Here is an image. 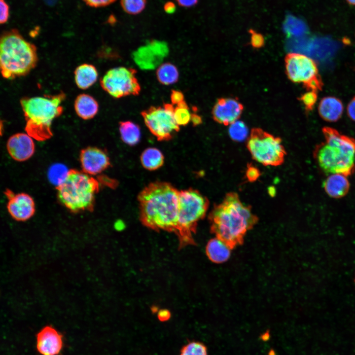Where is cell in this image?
Listing matches in <instances>:
<instances>
[{
    "instance_id": "obj_1",
    "label": "cell",
    "mask_w": 355,
    "mask_h": 355,
    "mask_svg": "<svg viewBox=\"0 0 355 355\" xmlns=\"http://www.w3.org/2000/svg\"><path fill=\"white\" fill-rule=\"evenodd\" d=\"M179 191L171 183L155 181L140 192L138 199L140 217L151 229L176 231Z\"/></svg>"
},
{
    "instance_id": "obj_2",
    "label": "cell",
    "mask_w": 355,
    "mask_h": 355,
    "mask_svg": "<svg viewBox=\"0 0 355 355\" xmlns=\"http://www.w3.org/2000/svg\"><path fill=\"white\" fill-rule=\"evenodd\" d=\"M211 229L233 247L240 244L247 232L257 221L250 207L245 205L235 192L227 193L215 205L209 215Z\"/></svg>"
},
{
    "instance_id": "obj_3",
    "label": "cell",
    "mask_w": 355,
    "mask_h": 355,
    "mask_svg": "<svg viewBox=\"0 0 355 355\" xmlns=\"http://www.w3.org/2000/svg\"><path fill=\"white\" fill-rule=\"evenodd\" d=\"M324 140L316 147L314 157L320 168L328 175L349 176L355 171V140L335 129L324 127Z\"/></svg>"
},
{
    "instance_id": "obj_4",
    "label": "cell",
    "mask_w": 355,
    "mask_h": 355,
    "mask_svg": "<svg viewBox=\"0 0 355 355\" xmlns=\"http://www.w3.org/2000/svg\"><path fill=\"white\" fill-rule=\"evenodd\" d=\"M37 49L15 29L4 31L0 39V66L2 76L13 79L28 74L36 65Z\"/></svg>"
},
{
    "instance_id": "obj_5",
    "label": "cell",
    "mask_w": 355,
    "mask_h": 355,
    "mask_svg": "<svg viewBox=\"0 0 355 355\" xmlns=\"http://www.w3.org/2000/svg\"><path fill=\"white\" fill-rule=\"evenodd\" d=\"M65 98L63 92L54 95L22 98L20 105L26 120V133L37 141L50 138L53 135L52 123L62 114L61 104Z\"/></svg>"
},
{
    "instance_id": "obj_6",
    "label": "cell",
    "mask_w": 355,
    "mask_h": 355,
    "mask_svg": "<svg viewBox=\"0 0 355 355\" xmlns=\"http://www.w3.org/2000/svg\"><path fill=\"white\" fill-rule=\"evenodd\" d=\"M99 188L98 181L90 175L72 170L64 182L57 187V195L64 206L77 213L93 209Z\"/></svg>"
},
{
    "instance_id": "obj_7",
    "label": "cell",
    "mask_w": 355,
    "mask_h": 355,
    "mask_svg": "<svg viewBox=\"0 0 355 355\" xmlns=\"http://www.w3.org/2000/svg\"><path fill=\"white\" fill-rule=\"evenodd\" d=\"M209 201L197 190L189 188L179 191L178 221L175 232L182 244L192 242V233L198 222L207 212Z\"/></svg>"
},
{
    "instance_id": "obj_8",
    "label": "cell",
    "mask_w": 355,
    "mask_h": 355,
    "mask_svg": "<svg viewBox=\"0 0 355 355\" xmlns=\"http://www.w3.org/2000/svg\"><path fill=\"white\" fill-rule=\"evenodd\" d=\"M247 147L252 158L265 166L281 165L286 155L280 138L257 128L252 130Z\"/></svg>"
},
{
    "instance_id": "obj_9",
    "label": "cell",
    "mask_w": 355,
    "mask_h": 355,
    "mask_svg": "<svg viewBox=\"0 0 355 355\" xmlns=\"http://www.w3.org/2000/svg\"><path fill=\"white\" fill-rule=\"evenodd\" d=\"M172 104L152 106L143 110L141 115L150 132L159 141L171 140L179 130L174 115Z\"/></svg>"
},
{
    "instance_id": "obj_10",
    "label": "cell",
    "mask_w": 355,
    "mask_h": 355,
    "mask_svg": "<svg viewBox=\"0 0 355 355\" xmlns=\"http://www.w3.org/2000/svg\"><path fill=\"white\" fill-rule=\"evenodd\" d=\"M136 70L119 67L108 70L100 80L102 88L115 98L138 95L141 88L136 77Z\"/></svg>"
},
{
    "instance_id": "obj_11",
    "label": "cell",
    "mask_w": 355,
    "mask_h": 355,
    "mask_svg": "<svg viewBox=\"0 0 355 355\" xmlns=\"http://www.w3.org/2000/svg\"><path fill=\"white\" fill-rule=\"evenodd\" d=\"M285 69L288 78L293 82L305 86L320 76L315 61L299 53L289 54L285 59Z\"/></svg>"
},
{
    "instance_id": "obj_12",
    "label": "cell",
    "mask_w": 355,
    "mask_h": 355,
    "mask_svg": "<svg viewBox=\"0 0 355 355\" xmlns=\"http://www.w3.org/2000/svg\"><path fill=\"white\" fill-rule=\"evenodd\" d=\"M169 53V46L166 42L152 40L139 47L132 56L140 69L149 71L158 68Z\"/></svg>"
},
{
    "instance_id": "obj_13",
    "label": "cell",
    "mask_w": 355,
    "mask_h": 355,
    "mask_svg": "<svg viewBox=\"0 0 355 355\" xmlns=\"http://www.w3.org/2000/svg\"><path fill=\"white\" fill-rule=\"evenodd\" d=\"M7 208L10 215L17 221H24L31 218L35 212V204L33 198L28 194H15L7 190Z\"/></svg>"
},
{
    "instance_id": "obj_14",
    "label": "cell",
    "mask_w": 355,
    "mask_h": 355,
    "mask_svg": "<svg viewBox=\"0 0 355 355\" xmlns=\"http://www.w3.org/2000/svg\"><path fill=\"white\" fill-rule=\"evenodd\" d=\"M80 161L82 171L90 176L102 173L110 165L107 154L102 149L93 147L81 150Z\"/></svg>"
},
{
    "instance_id": "obj_15",
    "label": "cell",
    "mask_w": 355,
    "mask_h": 355,
    "mask_svg": "<svg viewBox=\"0 0 355 355\" xmlns=\"http://www.w3.org/2000/svg\"><path fill=\"white\" fill-rule=\"evenodd\" d=\"M36 338V349L41 355H58L63 348V335L51 326L42 328Z\"/></svg>"
},
{
    "instance_id": "obj_16",
    "label": "cell",
    "mask_w": 355,
    "mask_h": 355,
    "mask_svg": "<svg viewBox=\"0 0 355 355\" xmlns=\"http://www.w3.org/2000/svg\"><path fill=\"white\" fill-rule=\"evenodd\" d=\"M7 151L17 161H25L30 158L35 150L33 138L27 133H19L11 136L7 142Z\"/></svg>"
},
{
    "instance_id": "obj_17",
    "label": "cell",
    "mask_w": 355,
    "mask_h": 355,
    "mask_svg": "<svg viewBox=\"0 0 355 355\" xmlns=\"http://www.w3.org/2000/svg\"><path fill=\"white\" fill-rule=\"evenodd\" d=\"M243 106L237 100L225 98L219 100L213 110L214 119L224 125H230L240 116Z\"/></svg>"
},
{
    "instance_id": "obj_18",
    "label": "cell",
    "mask_w": 355,
    "mask_h": 355,
    "mask_svg": "<svg viewBox=\"0 0 355 355\" xmlns=\"http://www.w3.org/2000/svg\"><path fill=\"white\" fill-rule=\"evenodd\" d=\"M347 177L342 174L328 175L323 184L327 194L333 198L345 196L350 189V182Z\"/></svg>"
},
{
    "instance_id": "obj_19",
    "label": "cell",
    "mask_w": 355,
    "mask_h": 355,
    "mask_svg": "<svg viewBox=\"0 0 355 355\" xmlns=\"http://www.w3.org/2000/svg\"><path fill=\"white\" fill-rule=\"evenodd\" d=\"M232 248L229 243L216 237L208 242L206 252L211 261L215 263H222L229 258Z\"/></svg>"
},
{
    "instance_id": "obj_20",
    "label": "cell",
    "mask_w": 355,
    "mask_h": 355,
    "mask_svg": "<svg viewBox=\"0 0 355 355\" xmlns=\"http://www.w3.org/2000/svg\"><path fill=\"white\" fill-rule=\"evenodd\" d=\"M343 105L338 98L328 96L323 98L320 102L318 110L320 116L328 122H335L341 116Z\"/></svg>"
},
{
    "instance_id": "obj_21",
    "label": "cell",
    "mask_w": 355,
    "mask_h": 355,
    "mask_svg": "<svg viewBox=\"0 0 355 355\" xmlns=\"http://www.w3.org/2000/svg\"><path fill=\"white\" fill-rule=\"evenodd\" d=\"M74 109L77 115L84 120L93 118L97 113L99 105L91 96L81 94L77 96L74 102Z\"/></svg>"
},
{
    "instance_id": "obj_22",
    "label": "cell",
    "mask_w": 355,
    "mask_h": 355,
    "mask_svg": "<svg viewBox=\"0 0 355 355\" xmlns=\"http://www.w3.org/2000/svg\"><path fill=\"white\" fill-rule=\"evenodd\" d=\"M98 76L96 68L91 64H82L77 67L74 71L76 84L81 89H87L94 84Z\"/></svg>"
},
{
    "instance_id": "obj_23",
    "label": "cell",
    "mask_w": 355,
    "mask_h": 355,
    "mask_svg": "<svg viewBox=\"0 0 355 355\" xmlns=\"http://www.w3.org/2000/svg\"><path fill=\"white\" fill-rule=\"evenodd\" d=\"M142 167L149 171H154L160 168L164 162L162 152L155 147H148L143 151L140 157Z\"/></svg>"
},
{
    "instance_id": "obj_24",
    "label": "cell",
    "mask_w": 355,
    "mask_h": 355,
    "mask_svg": "<svg viewBox=\"0 0 355 355\" xmlns=\"http://www.w3.org/2000/svg\"><path fill=\"white\" fill-rule=\"evenodd\" d=\"M119 131L122 141L129 145H135L140 141L141 138L140 128L132 121L120 122Z\"/></svg>"
},
{
    "instance_id": "obj_25",
    "label": "cell",
    "mask_w": 355,
    "mask_h": 355,
    "mask_svg": "<svg viewBox=\"0 0 355 355\" xmlns=\"http://www.w3.org/2000/svg\"><path fill=\"white\" fill-rule=\"evenodd\" d=\"M283 28L288 36L294 38L303 36L307 30L305 24L301 20L289 14L286 16Z\"/></svg>"
},
{
    "instance_id": "obj_26",
    "label": "cell",
    "mask_w": 355,
    "mask_h": 355,
    "mask_svg": "<svg viewBox=\"0 0 355 355\" xmlns=\"http://www.w3.org/2000/svg\"><path fill=\"white\" fill-rule=\"evenodd\" d=\"M156 76L158 81L165 85L177 82L179 73L177 67L170 63L162 64L157 69Z\"/></svg>"
},
{
    "instance_id": "obj_27",
    "label": "cell",
    "mask_w": 355,
    "mask_h": 355,
    "mask_svg": "<svg viewBox=\"0 0 355 355\" xmlns=\"http://www.w3.org/2000/svg\"><path fill=\"white\" fill-rule=\"evenodd\" d=\"M70 170L64 165L56 163L49 168L47 176L49 180L57 187L62 184L67 178Z\"/></svg>"
},
{
    "instance_id": "obj_28",
    "label": "cell",
    "mask_w": 355,
    "mask_h": 355,
    "mask_svg": "<svg viewBox=\"0 0 355 355\" xmlns=\"http://www.w3.org/2000/svg\"><path fill=\"white\" fill-rule=\"evenodd\" d=\"M179 355H208V349L201 342L191 341L182 347Z\"/></svg>"
},
{
    "instance_id": "obj_29",
    "label": "cell",
    "mask_w": 355,
    "mask_h": 355,
    "mask_svg": "<svg viewBox=\"0 0 355 355\" xmlns=\"http://www.w3.org/2000/svg\"><path fill=\"white\" fill-rule=\"evenodd\" d=\"M248 134V128L242 121L236 120L229 125V134L232 139L237 142L244 141Z\"/></svg>"
},
{
    "instance_id": "obj_30",
    "label": "cell",
    "mask_w": 355,
    "mask_h": 355,
    "mask_svg": "<svg viewBox=\"0 0 355 355\" xmlns=\"http://www.w3.org/2000/svg\"><path fill=\"white\" fill-rule=\"evenodd\" d=\"M174 115L179 126H185L191 121V113L185 101L177 105L174 108Z\"/></svg>"
},
{
    "instance_id": "obj_31",
    "label": "cell",
    "mask_w": 355,
    "mask_h": 355,
    "mask_svg": "<svg viewBox=\"0 0 355 355\" xmlns=\"http://www.w3.org/2000/svg\"><path fill=\"white\" fill-rule=\"evenodd\" d=\"M120 3L126 13L136 15L141 13L144 9L146 0H120Z\"/></svg>"
},
{
    "instance_id": "obj_32",
    "label": "cell",
    "mask_w": 355,
    "mask_h": 355,
    "mask_svg": "<svg viewBox=\"0 0 355 355\" xmlns=\"http://www.w3.org/2000/svg\"><path fill=\"white\" fill-rule=\"evenodd\" d=\"M317 92L313 91H309L303 94L300 98L301 101L308 110L312 109L317 102Z\"/></svg>"
},
{
    "instance_id": "obj_33",
    "label": "cell",
    "mask_w": 355,
    "mask_h": 355,
    "mask_svg": "<svg viewBox=\"0 0 355 355\" xmlns=\"http://www.w3.org/2000/svg\"><path fill=\"white\" fill-rule=\"evenodd\" d=\"M250 43L253 47L260 48L264 43V38L263 36L253 30H250Z\"/></svg>"
},
{
    "instance_id": "obj_34",
    "label": "cell",
    "mask_w": 355,
    "mask_h": 355,
    "mask_svg": "<svg viewBox=\"0 0 355 355\" xmlns=\"http://www.w3.org/2000/svg\"><path fill=\"white\" fill-rule=\"evenodd\" d=\"M0 23L1 24L5 23L9 16V7L5 0H0Z\"/></svg>"
},
{
    "instance_id": "obj_35",
    "label": "cell",
    "mask_w": 355,
    "mask_h": 355,
    "mask_svg": "<svg viewBox=\"0 0 355 355\" xmlns=\"http://www.w3.org/2000/svg\"><path fill=\"white\" fill-rule=\"evenodd\" d=\"M87 5L93 7H101L107 6L116 0H82Z\"/></svg>"
},
{
    "instance_id": "obj_36",
    "label": "cell",
    "mask_w": 355,
    "mask_h": 355,
    "mask_svg": "<svg viewBox=\"0 0 355 355\" xmlns=\"http://www.w3.org/2000/svg\"><path fill=\"white\" fill-rule=\"evenodd\" d=\"M172 105H178L184 101L183 94L180 91L173 90L170 95Z\"/></svg>"
},
{
    "instance_id": "obj_37",
    "label": "cell",
    "mask_w": 355,
    "mask_h": 355,
    "mask_svg": "<svg viewBox=\"0 0 355 355\" xmlns=\"http://www.w3.org/2000/svg\"><path fill=\"white\" fill-rule=\"evenodd\" d=\"M246 175L249 181H253L259 177L260 173L255 167L249 166L247 169Z\"/></svg>"
},
{
    "instance_id": "obj_38",
    "label": "cell",
    "mask_w": 355,
    "mask_h": 355,
    "mask_svg": "<svg viewBox=\"0 0 355 355\" xmlns=\"http://www.w3.org/2000/svg\"><path fill=\"white\" fill-rule=\"evenodd\" d=\"M347 110L349 117L355 121V97L349 103Z\"/></svg>"
},
{
    "instance_id": "obj_39",
    "label": "cell",
    "mask_w": 355,
    "mask_h": 355,
    "mask_svg": "<svg viewBox=\"0 0 355 355\" xmlns=\"http://www.w3.org/2000/svg\"><path fill=\"white\" fill-rule=\"evenodd\" d=\"M157 317L160 321H165L170 318L171 313L168 310L161 309L158 311Z\"/></svg>"
},
{
    "instance_id": "obj_40",
    "label": "cell",
    "mask_w": 355,
    "mask_h": 355,
    "mask_svg": "<svg viewBox=\"0 0 355 355\" xmlns=\"http://www.w3.org/2000/svg\"><path fill=\"white\" fill-rule=\"evenodd\" d=\"M177 3L184 7H190L197 4L198 0H176Z\"/></svg>"
},
{
    "instance_id": "obj_41",
    "label": "cell",
    "mask_w": 355,
    "mask_h": 355,
    "mask_svg": "<svg viewBox=\"0 0 355 355\" xmlns=\"http://www.w3.org/2000/svg\"><path fill=\"white\" fill-rule=\"evenodd\" d=\"M191 121L194 125H198L202 122V118L198 114L192 113L191 114Z\"/></svg>"
},
{
    "instance_id": "obj_42",
    "label": "cell",
    "mask_w": 355,
    "mask_h": 355,
    "mask_svg": "<svg viewBox=\"0 0 355 355\" xmlns=\"http://www.w3.org/2000/svg\"><path fill=\"white\" fill-rule=\"evenodd\" d=\"M165 8L166 11L170 12L171 10H173L174 7L172 4H167Z\"/></svg>"
},
{
    "instance_id": "obj_43",
    "label": "cell",
    "mask_w": 355,
    "mask_h": 355,
    "mask_svg": "<svg viewBox=\"0 0 355 355\" xmlns=\"http://www.w3.org/2000/svg\"><path fill=\"white\" fill-rule=\"evenodd\" d=\"M347 2L352 5H355V0H346Z\"/></svg>"
},
{
    "instance_id": "obj_44",
    "label": "cell",
    "mask_w": 355,
    "mask_h": 355,
    "mask_svg": "<svg viewBox=\"0 0 355 355\" xmlns=\"http://www.w3.org/2000/svg\"></svg>"
}]
</instances>
